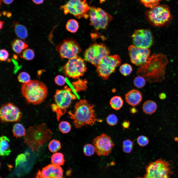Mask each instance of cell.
I'll return each instance as SVG.
<instances>
[{"mask_svg":"<svg viewBox=\"0 0 178 178\" xmlns=\"http://www.w3.org/2000/svg\"><path fill=\"white\" fill-rule=\"evenodd\" d=\"M0 178H1L0 177Z\"/></svg>","mask_w":178,"mask_h":178,"instance_id":"f5cc1de1","label":"cell"},{"mask_svg":"<svg viewBox=\"0 0 178 178\" xmlns=\"http://www.w3.org/2000/svg\"><path fill=\"white\" fill-rule=\"evenodd\" d=\"M161 0H140L141 3L147 7L152 8L159 4Z\"/></svg>","mask_w":178,"mask_h":178,"instance_id":"836d02e7","label":"cell"},{"mask_svg":"<svg viewBox=\"0 0 178 178\" xmlns=\"http://www.w3.org/2000/svg\"><path fill=\"white\" fill-rule=\"evenodd\" d=\"M50 158L52 163L55 165L60 166L64 164V156L61 153H55Z\"/></svg>","mask_w":178,"mask_h":178,"instance_id":"484cf974","label":"cell"},{"mask_svg":"<svg viewBox=\"0 0 178 178\" xmlns=\"http://www.w3.org/2000/svg\"><path fill=\"white\" fill-rule=\"evenodd\" d=\"M9 56L8 52L6 49H1L0 51V60L1 61H6Z\"/></svg>","mask_w":178,"mask_h":178,"instance_id":"ab89813d","label":"cell"},{"mask_svg":"<svg viewBox=\"0 0 178 178\" xmlns=\"http://www.w3.org/2000/svg\"><path fill=\"white\" fill-rule=\"evenodd\" d=\"M130 125L129 122L128 121H124L122 124V126L124 128L128 129Z\"/></svg>","mask_w":178,"mask_h":178,"instance_id":"7bdbcfd3","label":"cell"},{"mask_svg":"<svg viewBox=\"0 0 178 178\" xmlns=\"http://www.w3.org/2000/svg\"><path fill=\"white\" fill-rule=\"evenodd\" d=\"M123 101L120 96H115L112 97L111 99L110 104L111 108L115 110H120L122 107Z\"/></svg>","mask_w":178,"mask_h":178,"instance_id":"d4e9b609","label":"cell"},{"mask_svg":"<svg viewBox=\"0 0 178 178\" xmlns=\"http://www.w3.org/2000/svg\"><path fill=\"white\" fill-rule=\"evenodd\" d=\"M22 116L21 112L19 108L12 103H7L0 107V117L2 122L18 121L21 119Z\"/></svg>","mask_w":178,"mask_h":178,"instance_id":"9a60e30c","label":"cell"},{"mask_svg":"<svg viewBox=\"0 0 178 178\" xmlns=\"http://www.w3.org/2000/svg\"><path fill=\"white\" fill-rule=\"evenodd\" d=\"M147 20L152 25L160 27L167 25L172 20V16L168 7L166 5H157L147 10Z\"/></svg>","mask_w":178,"mask_h":178,"instance_id":"8992f818","label":"cell"},{"mask_svg":"<svg viewBox=\"0 0 178 178\" xmlns=\"http://www.w3.org/2000/svg\"><path fill=\"white\" fill-rule=\"evenodd\" d=\"M134 141L130 139L125 140L123 141L122 146H133Z\"/></svg>","mask_w":178,"mask_h":178,"instance_id":"60d3db41","label":"cell"},{"mask_svg":"<svg viewBox=\"0 0 178 178\" xmlns=\"http://www.w3.org/2000/svg\"><path fill=\"white\" fill-rule=\"evenodd\" d=\"M168 63L165 55L161 54H153L149 57L146 63L138 68L137 74L150 83L161 82L164 79Z\"/></svg>","mask_w":178,"mask_h":178,"instance_id":"6da1fadb","label":"cell"},{"mask_svg":"<svg viewBox=\"0 0 178 178\" xmlns=\"http://www.w3.org/2000/svg\"><path fill=\"white\" fill-rule=\"evenodd\" d=\"M54 81L57 85L59 86H62L65 84L66 80L65 78L63 76L58 75L55 77Z\"/></svg>","mask_w":178,"mask_h":178,"instance_id":"f35d334b","label":"cell"},{"mask_svg":"<svg viewBox=\"0 0 178 178\" xmlns=\"http://www.w3.org/2000/svg\"><path fill=\"white\" fill-rule=\"evenodd\" d=\"M13 26L15 33L17 37L21 39H25L28 36L27 31L26 27L17 22H14Z\"/></svg>","mask_w":178,"mask_h":178,"instance_id":"44dd1931","label":"cell"},{"mask_svg":"<svg viewBox=\"0 0 178 178\" xmlns=\"http://www.w3.org/2000/svg\"><path fill=\"white\" fill-rule=\"evenodd\" d=\"M166 95L164 93L162 92L160 93L159 95V97L160 99L161 100H163L166 98Z\"/></svg>","mask_w":178,"mask_h":178,"instance_id":"ee69618b","label":"cell"},{"mask_svg":"<svg viewBox=\"0 0 178 178\" xmlns=\"http://www.w3.org/2000/svg\"><path fill=\"white\" fill-rule=\"evenodd\" d=\"M26 153L21 154L19 155L16 158L15 161V167H17L20 164L27 162V155Z\"/></svg>","mask_w":178,"mask_h":178,"instance_id":"d590c367","label":"cell"},{"mask_svg":"<svg viewBox=\"0 0 178 178\" xmlns=\"http://www.w3.org/2000/svg\"><path fill=\"white\" fill-rule=\"evenodd\" d=\"M108 49L102 44H94L90 46L84 54L85 60L89 62L97 67L102 59L109 55Z\"/></svg>","mask_w":178,"mask_h":178,"instance_id":"8fae6325","label":"cell"},{"mask_svg":"<svg viewBox=\"0 0 178 178\" xmlns=\"http://www.w3.org/2000/svg\"><path fill=\"white\" fill-rule=\"evenodd\" d=\"M66 27L68 31L71 33H75L77 31L78 28V23L74 19H70L67 22Z\"/></svg>","mask_w":178,"mask_h":178,"instance_id":"4316f807","label":"cell"},{"mask_svg":"<svg viewBox=\"0 0 178 178\" xmlns=\"http://www.w3.org/2000/svg\"><path fill=\"white\" fill-rule=\"evenodd\" d=\"M77 96L72 92L71 89L67 86L64 89L57 90L54 96L55 104L51 105L52 111L56 112L58 121L66 111L72 100L76 99Z\"/></svg>","mask_w":178,"mask_h":178,"instance_id":"5b68a950","label":"cell"},{"mask_svg":"<svg viewBox=\"0 0 178 178\" xmlns=\"http://www.w3.org/2000/svg\"><path fill=\"white\" fill-rule=\"evenodd\" d=\"M157 105L155 101L149 100L145 101L143 104L142 109L143 112L147 114H151L156 110Z\"/></svg>","mask_w":178,"mask_h":178,"instance_id":"603a6c76","label":"cell"},{"mask_svg":"<svg viewBox=\"0 0 178 178\" xmlns=\"http://www.w3.org/2000/svg\"><path fill=\"white\" fill-rule=\"evenodd\" d=\"M141 178V177H138V178Z\"/></svg>","mask_w":178,"mask_h":178,"instance_id":"816d5d0a","label":"cell"},{"mask_svg":"<svg viewBox=\"0 0 178 178\" xmlns=\"http://www.w3.org/2000/svg\"><path fill=\"white\" fill-rule=\"evenodd\" d=\"M118 119L117 116L113 114H111L106 118V121L107 123L111 126H113L116 125L118 122Z\"/></svg>","mask_w":178,"mask_h":178,"instance_id":"8d00e7d4","label":"cell"},{"mask_svg":"<svg viewBox=\"0 0 178 178\" xmlns=\"http://www.w3.org/2000/svg\"><path fill=\"white\" fill-rule=\"evenodd\" d=\"M4 23V22H3L2 21H0V29H1L2 28V26L3 25V24Z\"/></svg>","mask_w":178,"mask_h":178,"instance_id":"681fc988","label":"cell"},{"mask_svg":"<svg viewBox=\"0 0 178 178\" xmlns=\"http://www.w3.org/2000/svg\"><path fill=\"white\" fill-rule=\"evenodd\" d=\"M133 146H122L123 150L124 152L129 153H130L133 150Z\"/></svg>","mask_w":178,"mask_h":178,"instance_id":"b9f144b4","label":"cell"},{"mask_svg":"<svg viewBox=\"0 0 178 178\" xmlns=\"http://www.w3.org/2000/svg\"><path fill=\"white\" fill-rule=\"evenodd\" d=\"M4 3L7 5H9L12 3L14 0H1Z\"/></svg>","mask_w":178,"mask_h":178,"instance_id":"f6af8a7d","label":"cell"},{"mask_svg":"<svg viewBox=\"0 0 178 178\" xmlns=\"http://www.w3.org/2000/svg\"><path fill=\"white\" fill-rule=\"evenodd\" d=\"M63 71L67 77L79 78L86 71L87 68L84 60L78 57L69 59L64 66Z\"/></svg>","mask_w":178,"mask_h":178,"instance_id":"7c38bea8","label":"cell"},{"mask_svg":"<svg viewBox=\"0 0 178 178\" xmlns=\"http://www.w3.org/2000/svg\"><path fill=\"white\" fill-rule=\"evenodd\" d=\"M0 139V155L2 156H8L11 152L9 139L5 136H1Z\"/></svg>","mask_w":178,"mask_h":178,"instance_id":"ffe728a7","label":"cell"},{"mask_svg":"<svg viewBox=\"0 0 178 178\" xmlns=\"http://www.w3.org/2000/svg\"><path fill=\"white\" fill-rule=\"evenodd\" d=\"M92 143L95 152L99 156H108L114 146L111 138L107 134L103 133L94 138Z\"/></svg>","mask_w":178,"mask_h":178,"instance_id":"4fadbf2b","label":"cell"},{"mask_svg":"<svg viewBox=\"0 0 178 178\" xmlns=\"http://www.w3.org/2000/svg\"><path fill=\"white\" fill-rule=\"evenodd\" d=\"M36 178H43L41 174V171L38 170Z\"/></svg>","mask_w":178,"mask_h":178,"instance_id":"7dc6e473","label":"cell"},{"mask_svg":"<svg viewBox=\"0 0 178 178\" xmlns=\"http://www.w3.org/2000/svg\"><path fill=\"white\" fill-rule=\"evenodd\" d=\"M73 112L69 111V117L72 120L75 127L80 129L84 126H92L98 121L94 106L83 99L75 104Z\"/></svg>","mask_w":178,"mask_h":178,"instance_id":"7a4b0ae2","label":"cell"},{"mask_svg":"<svg viewBox=\"0 0 178 178\" xmlns=\"http://www.w3.org/2000/svg\"><path fill=\"white\" fill-rule=\"evenodd\" d=\"M126 102L129 105L133 106L139 105L142 99V95L139 91L133 89L128 92L125 96Z\"/></svg>","mask_w":178,"mask_h":178,"instance_id":"d6986e66","label":"cell"},{"mask_svg":"<svg viewBox=\"0 0 178 178\" xmlns=\"http://www.w3.org/2000/svg\"><path fill=\"white\" fill-rule=\"evenodd\" d=\"M18 79L19 82L23 84L27 83L31 80L30 75L25 72H22L19 74Z\"/></svg>","mask_w":178,"mask_h":178,"instance_id":"e575fe53","label":"cell"},{"mask_svg":"<svg viewBox=\"0 0 178 178\" xmlns=\"http://www.w3.org/2000/svg\"><path fill=\"white\" fill-rule=\"evenodd\" d=\"M100 3H102L105 1V0H99Z\"/></svg>","mask_w":178,"mask_h":178,"instance_id":"f907efd6","label":"cell"},{"mask_svg":"<svg viewBox=\"0 0 178 178\" xmlns=\"http://www.w3.org/2000/svg\"><path fill=\"white\" fill-rule=\"evenodd\" d=\"M56 50L62 58L72 59L77 56L81 49L77 43L72 40H64L56 47Z\"/></svg>","mask_w":178,"mask_h":178,"instance_id":"5bb4252c","label":"cell"},{"mask_svg":"<svg viewBox=\"0 0 178 178\" xmlns=\"http://www.w3.org/2000/svg\"><path fill=\"white\" fill-rule=\"evenodd\" d=\"M12 131L14 136L16 137L24 136L26 132L23 125L19 123H16L14 125Z\"/></svg>","mask_w":178,"mask_h":178,"instance_id":"cb8c5ba5","label":"cell"},{"mask_svg":"<svg viewBox=\"0 0 178 178\" xmlns=\"http://www.w3.org/2000/svg\"><path fill=\"white\" fill-rule=\"evenodd\" d=\"M83 151L84 154L87 156H92L95 152L93 145L90 144H87L85 145L83 148Z\"/></svg>","mask_w":178,"mask_h":178,"instance_id":"4dcf8cb0","label":"cell"},{"mask_svg":"<svg viewBox=\"0 0 178 178\" xmlns=\"http://www.w3.org/2000/svg\"><path fill=\"white\" fill-rule=\"evenodd\" d=\"M41 172L43 178H63V171L62 167L52 164L43 168Z\"/></svg>","mask_w":178,"mask_h":178,"instance_id":"ac0fdd59","label":"cell"},{"mask_svg":"<svg viewBox=\"0 0 178 178\" xmlns=\"http://www.w3.org/2000/svg\"><path fill=\"white\" fill-rule=\"evenodd\" d=\"M128 51L131 62L135 65L140 66L147 62L150 53L148 48L139 47L133 45L129 47Z\"/></svg>","mask_w":178,"mask_h":178,"instance_id":"2e32d148","label":"cell"},{"mask_svg":"<svg viewBox=\"0 0 178 178\" xmlns=\"http://www.w3.org/2000/svg\"><path fill=\"white\" fill-rule=\"evenodd\" d=\"M132 70V66L127 63L122 64L120 66L119 69L120 73L125 76L129 75L131 73Z\"/></svg>","mask_w":178,"mask_h":178,"instance_id":"f1b7e54d","label":"cell"},{"mask_svg":"<svg viewBox=\"0 0 178 178\" xmlns=\"http://www.w3.org/2000/svg\"><path fill=\"white\" fill-rule=\"evenodd\" d=\"M90 24L96 29H105L112 19V16L101 8L90 7L88 12Z\"/></svg>","mask_w":178,"mask_h":178,"instance_id":"30bf717a","label":"cell"},{"mask_svg":"<svg viewBox=\"0 0 178 178\" xmlns=\"http://www.w3.org/2000/svg\"><path fill=\"white\" fill-rule=\"evenodd\" d=\"M35 54L33 51L32 49L28 48L25 49L20 56L21 58L27 60H30L33 59Z\"/></svg>","mask_w":178,"mask_h":178,"instance_id":"1f68e13d","label":"cell"},{"mask_svg":"<svg viewBox=\"0 0 178 178\" xmlns=\"http://www.w3.org/2000/svg\"><path fill=\"white\" fill-rule=\"evenodd\" d=\"M60 8L63 10L65 14L69 13L79 19L89 17L88 13L90 7L86 0H69Z\"/></svg>","mask_w":178,"mask_h":178,"instance_id":"9c48e42d","label":"cell"},{"mask_svg":"<svg viewBox=\"0 0 178 178\" xmlns=\"http://www.w3.org/2000/svg\"><path fill=\"white\" fill-rule=\"evenodd\" d=\"M33 2L36 4H40L42 3L44 0H32Z\"/></svg>","mask_w":178,"mask_h":178,"instance_id":"bcb514c9","label":"cell"},{"mask_svg":"<svg viewBox=\"0 0 178 178\" xmlns=\"http://www.w3.org/2000/svg\"><path fill=\"white\" fill-rule=\"evenodd\" d=\"M171 165L168 161L159 159L146 166L144 178H170L172 174Z\"/></svg>","mask_w":178,"mask_h":178,"instance_id":"52a82bcc","label":"cell"},{"mask_svg":"<svg viewBox=\"0 0 178 178\" xmlns=\"http://www.w3.org/2000/svg\"><path fill=\"white\" fill-rule=\"evenodd\" d=\"M12 49L18 54L21 53L24 49L27 48L28 45L21 40L16 39L11 43Z\"/></svg>","mask_w":178,"mask_h":178,"instance_id":"7402d4cb","label":"cell"},{"mask_svg":"<svg viewBox=\"0 0 178 178\" xmlns=\"http://www.w3.org/2000/svg\"><path fill=\"white\" fill-rule=\"evenodd\" d=\"M137 142L140 146L144 147L147 145L149 143V140L146 136L143 135L139 136L137 139Z\"/></svg>","mask_w":178,"mask_h":178,"instance_id":"74e56055","label":"cell"},{"mask_svg":"<svg viewBox=\"0 0 178 178\" xmlns=\"http://www.w3.org/2000/svg\"><path fill=\"white\" fill-rule=\"evenodd\" d=\"M59 128L62 133L63 134H67L70 131L71 126L69 122L67 121H63L59 123Z\"/></svg>","mask_w":178,"mask_h":178,"instance_id":"f546056e","label":"cell"},{"mask_svg":"<svg viewBox=\"0 0 178 178\" xmlns=\"http://www.w3.org/2000/svg\"><path fill=\"white\" fill-rule=\"evenodd\" d=\"M52 133L44 124L30 127L26 131L24 142L32 149L38 151L40 147L51 138Z\"/></svg>","mask_w":178,"mask_h":178,"instance_id":"277c9868","label":"cell"},{"mask_svg":"<svg viewBox=\"0 0 178 178\" xmlns=\"http://www.w3.org/2000/svg\"><path fill=\"white\" fill-rule=\"evenodd\" d=\"M137 110L134 108H132L130 109V111L131 113H134L137 112Z\"/></svg>","mask_w":178,"mask_h":178,"instance_id":"c3c4849f","label":"cell"},{"mask_svg":"<svg viewBox=\"0 0 178 178\" xmlns=\"http://www.w3.org/2000/svg\"><path fill=\"white\" fill-rule=\"evenodd\" d=\"M146 80L143 77L138 76L134 78V84L136 87L141 88L143 87L145 85Z\"/></svg>","mask_w":178,"mask_h":178,"instance_id":"d6a6232c","label":"cell"},{"mask_svg":"<svg viewBox=\"0 0 178 178\" xmlns=\"http://www.w3.org/2000/svg\"><path fill=\"white\" fill-rule=\"evenodd\" d=\"M134 45L139 47L148 48L152 45L153 38L149 30L140 29L135 30L132 36Z\"/></svg>","mask_w":178,"mask_h":178,"instance_id":"e0dca14e","label":"cell"},{"mask_svg":"<svg viewBox=\"0 0 178 178\" xmlns=\"http://www.w3.org/2000/svg\"><path fill=\"white\" fill-rule=\"evenodd\" d=\"M48 148L49 151L53 153L56 152L61 148V143L58 140L53 139L49 143Z\"/></svg>","mask_w":178,"mask_h":178,"instance_id":"83f0119b","label":"cell"},{"mask_svg":"<svg viewBox=\"0 0 178 178\" xmlns=\"http://www.w3.org/2000/svg\"><path fill=\"white\" fill-rule=\"evenodd\" d=\"M121 63V60L118 55L106 56L101 60L96 67V71L99 77L107 80Z\"/></svg>","mask_w":178,"mask_h":178,"instance_id":"ba28073f","label":"cell"},{"mask_svg":"<svg viewBox=\"0 0 178 178\" xmlns=\"http://www.w3.org/2000/svg\"><path fill=\"white\" fill-rule=\"evenodd\" d=\"M47 89L43 82L37 80H31L23 84L21 93L27 102L34 105L39 104L45 99L47 94Z\"/></svg>","mask_w":178,"mask_h":178,"instance_id":"3957f363","label":"cell"}]
</instances>
